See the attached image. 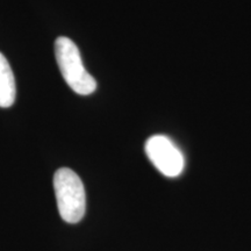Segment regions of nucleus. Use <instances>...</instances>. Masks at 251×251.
Wrapping results in <instances>:
<instances>
[{"label": "nucleus", "instance_id": "nucleus-2", "mask_svg": "<svg viewBox=\"0 0 251 251\" xmlns=\"http://www.w3.org/2000/svg\"><path fill=\"white\" fill-rule=\"evenodd\" d=\"M54 190L61 218L68 224H77L86 211L83 181L71 169L62 168L54 176Z\"/></svg>", "mask_w": 251, "mask_h": 251}, {"label": "nucleus", "instance_id": "nucleus-1", "mask_svg": "<svg viewBox=\"0 0 251 251\" xmlns=\"http://www.w3.org/2000/svg\"><path fill=\"white\" fill-rule=\"evenodd\" d=\"M55 56L62 77L70 89L80 96H89L97 89V81L84 67L76 43L69 37L55 41Z\"/></svg>", "mask_w": 251, "mask_h": 251}, {"label": "nucleus", "instance_id": "nucleus-4", "mask_svg": "<svg viewBox=\"0 0 251 251\" xmlns=\"http://www.w3.org/2000/svg\"><path fill=\"white\" fill-rule=\"evenodd\" d=\"M17 96L15 78L11 65L0 52V107L8 108L13 105Z\"/></svg>", "mask_w": 251, "mask_h": 251}, {"label": "nucleus", "instance_id": "nucleus-3", "mask_svg": "<svg viewBox=\"0 0 251 251\" xmlns=\"http://www.w3.org/2000/svg\"><path fill=\"white\" fill-rule=\"evenodd\" d=\"M146 153L153 166L166 177H177L184 170L185 159L178 147L164 135H153L146 142Z\"/></svg>", "mask_w": 251, "mask_h": 251}]
</instances>
